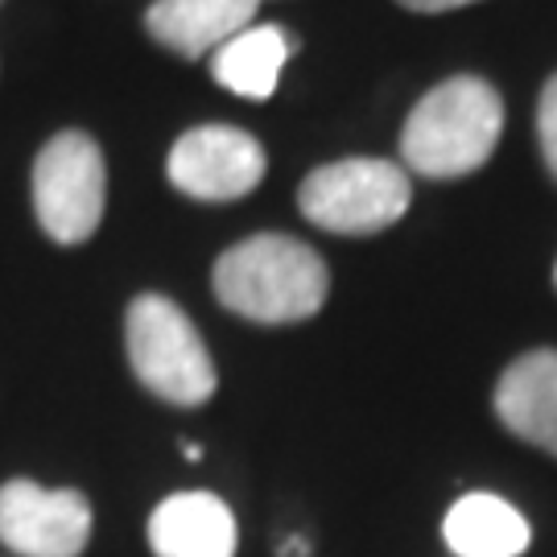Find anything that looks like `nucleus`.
I'll list each match as a JSON object with an SVG mask.
<instances>
[{"label": "nucleus", "mask_w": 557, "mask_h": 557, "mask_svg": "<svg viewBox=\"0 0 557 557\" xmlns=\"http://www.w3.org/2000/svg\"><path fill=\"white\" fill-rule=\"evenodd\" d=\"M211 285L223 310L248 322L277 326V322L314 319L331 289V273L310 244L260 232L232 244L215 260Z\"/></svg>", "instance_id": "f257e3e1"}, {"label": "nucleus", "mask_w": 557, "mask_h": 557, "mask_svg": "<svg viewBox=\"0 0 557 557\" xmlns=\"http://www.w3.org/2000/svg\"><path fill=\"white\" fill-rule=\"evenodd\" d=\"M504 100L492 83L458 75L430 87L405 120L400 158L421 178H462L496 153Z\"/></svg>", "instance_id": "f03ea898"}, {"label": "nucleus", "mask_w": 557, "mask_h": 557, "mask_svg": "<svg viewBox=\"0 0 557 557\" xmlns=\"http://www.w3.org/2000/svg\"><path fill=\"white\" fill-rule=\"evenodd\" d=\"M124 347L137 380L178 409H199L215 397V359L195 322L161 294H140L124 314Z\"/></svg>", "instance_id": "7ed1b4c3"}, {"label": "nucleus", "mask_w": 557, "mask_h": 557, "mask_svg": "<svg viewBox=\"0 0 557 557\" xmlns=\"http://www.w3.org/2000/svg\"><path fill=\"white\" fill-rule=\"evenodd\" d=\"M413 186L397 161L347 158L306 174L298 190L301 215L335 236H372L409 211Z\"/></svg>", "instance_id": "20e7f679"}, {"label": "nucleus", "mask_w": 557, "mask_h": 557, "mask_svg": "<svg viewBox=\"0 0 557 557\" xmlns=\"http://www.w3.org/2000/svg\"><path fill=\"white\" fill-rule=\"evenodd\" d=\"M103 202H108V165L100 145L79 128H66L46 140L34 161V211L41 232L66 248L83 244L96 236Z\"/></svg>", "instance_id": "39448f33"}, {"label": "nucleus", "mask_w": 557, "mask_h": 557, "mask_svg": "<svg viewBox=\"0 0 557 557\" xmlns=\"http://www.w3.org/2000/svg\"><path fill=\"white\" fill-rule=\"evenodd\" d=\"M91 541V504L75 487L34 479L0 483V545L13 557H79Z\"/></svg>", "instance_id": "423d86ee"}, {"label": "nucleus", "mask_w": 557, "mask_h": 557, "mask_svg": "<svg viewBox=\"0 0 557 557\" xmlns=\"http://www.w3.org/2000/svg\"><path fill=\"white\" fill-rule=\"evenodd\" d=\"M170 182L199 202H232L252 195L269 170L260 140L232 124H199L170 149Z\"/></svg>", "instance_id": "0eeeda50"}, {"label": "nucleus", "mask_w": 557, "mask_h": 557, "mask_svg": "<svg viewBox=\"0 0 557 557\" xmlns=\"http://www.w3.org/2000/svg\"><path fill=\"white\" fill-rule=\"evenodd\" d=\"M496 418L508 434L557 455V351L537 347L508 363L496 384Z\"/></svg>", "instance_id": "6e6552de"}, {"label": "nucleus", "mask_w": 557, "mask_h": 557, "mask_svg": "<svg viewBox=\"0 0 557 557\" xmlns=\"http://www.w3.org/2000/svg\"><path fill=\"white\" fill-rule=\"evenodd\" d=\"M236 517L211 492H178L149 517V549L158 557H236Z\"/></svg>", "instance_id": "1a4fd4ad"}, {"label": "nucleus", "mask_w": 557, "mask_h": 557, "mask_svg": "<svg viewBox=\"0 0 557 557\" xmlns=\"http://www.w3.org/2000/svg\"><path fill=\"white\" fill-rule=\"evenodd\" d=\"M252 17L257 4L248 0H153L145 13V29L182 59H202L236 38L239 29H248Z\"/></svg>", "instance_id": "9d476101"}, {"label": "nucleus", "mask_w": 557, "mask_h": 557, "mask_svg": "<svg viewBox=\"0 0 557 557\" xmlns=\"http://www.w3.org/2000/svg\"><path fill=\"white\" fill-rule=\"evenodd\" d=\"M442 537L455 557H520L529 549V520L492 492L462 496L442 520Z\"/></svg>", "instance_id": "9b49d317"}, {"label": "nucleus", "mask_w": 557, "mask_h": 557, "mask_svg": "<svg viewBox=\"0 0 557 557\" xmlns=\"http://www.w3.org/2000/svg\"><path fill=\"white\" fill-rule=\"evenodd\" d=\"M298 41L277 25H248L211 54V75L244 100H269Z\"/></svg>", "instance_id": "f8f14e48"}, {"label": "nucleus", "mask_w": 557, "mask_h": 557, "mask_svg": "<svg viewBox=\"0 0 557 557\" xmlns=\"http://www.w3.org/2000/svg\"><path fill=\"white\" fill-rule=\"evenodd\" d=\"M537 140H541V153H545V165L549 174L557 178V75L545 87H541V100H537Z\"/></svg>", "instance_id": "ddd939ff"}, {"label": "nucleus", "mask_w": 557, "mask_h": 557, "mask_svg": "<svg viewBox=\"0 0 557 557\" xmlns=\"http://www.w3.org/2000/svg\"><path fill=\"white\" fill-rule=\"evenodd\" d=\"M405 9L413 13H450V9H462V4H475V0H400Z\"/></svg>", "instance_id": "4468645a"}, {"label": "nucleus", "mask_w": 557, "mask_h": 557, "mask_svg": "<svg viewBox=\"0 0 557 557\" xmlns=\"http://www.w3.org/2000/svg\"><path fill=\"white\" fill-rule=\"evenodd\" d=\"M281 557H310V541H306V537H285V541H281Z\"/></svg>", "instance_id": "2eb2a0df"}, {"label": "nucleus", "mask_w": 557, "mask_h": 557, "mask_svg": "<svg viewBox=\"0 0 557 557\" xmlns=\"http://www.w3.org/2000/svg\"><path fill=\"white\" fill-rule=\"evenodd\" d=\"M186 458H190V462H199V458H202V446H199V442H186Z\"/></svg>", "instance_id": "dca6fc26"}, {"label": "nucleus", "mask_w": 557, "mask_h": 557, "mask_svg": "<svg viewBox=\"0 0 557 557\" xmlns=\"http://www.w3.org/2000/svg\"><path fill=\"white\" fill-rule=\"evenodd\" d=\"M248 4H260V0H248Z\"/></svg>", "instance_id": "f3484780"}, {"label": "nucleus", "mask_w": 557, "mask_h": 557, "mask_svg": "<svg viewBox=\"0 0 557 557\" xmlns=\"http://www.w3.org/2000/svg\"><path fill=\"white\" fill-rule=\"evenodd\" d=\"M554 281H557V269H554Z\"/></svg>", "instance_id": "a211bd4d"}, {"label": "nucleus", "mask_w": 557, "mask_h": 557, "mask_svg": "<svg viewBox=\"0 0 557 557\" xmlns=\"http://www.w3.org/2000/svg\"><path fill=\"white\" fill-rule=\"evenodd\" d=\"M0 4H4V0H0Z\"/></svg>", "instance_id": "6ab92c4d"}]
</instances>
